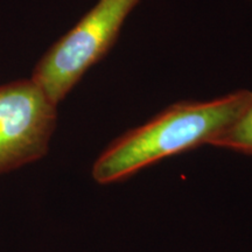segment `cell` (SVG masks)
Instances as JSON below:
<instances>
[{"instance_id":"cell-1","label":"cell","mask_w":252,"mask_h":252,"mask_svg":"<svg viewBox=\"0 0 252 252\" xmlns=\"http://www.w3.org/2000/svg\"><path fill=\"white\" fill-rule=\"evenodd\" d=\"M251 100L252 91L242 89L213 100L169 105L113 140L94 163V180L100 185L125 180L166 158L212 145L237 121Z\"/></svg>"},{"instance_id":"cell-2","label":"cell","mask_w":252,"mask_h":252,"mask_svg":"<svg viewBox=\"0 0 252 252\" xmlns=\"http://www.w3.org/2000/svg\"><path fill=\"white\" fill-rule=\"evenodd\" d=\"M141 0H98L36 63L32 80L59 105L84 74L112 48Z\"/></svg>"},{"instance_id":"cell-3","label":"cell","mask_w":252,"mask_h":252,"mask_svg":"<svg viewBox=\"0 0 252 252\" xmlns=\"http://www.w3.org/2000/svg\"><path fill=\"white\" fill-rule=\"evenodd\" d=\"M56 124L58 105L32 78L0 86V175L45 157Z\"/></svg>"},{"instance_id":"cell-4","label":"cell","mask_w":252,"mask_h":252,"mask_svg":"<svg viewBox=\"0 0 252 252\" xmlns=\"http://www.w3.org/2000/svg\"><path fill=\"white\" fill-rule=\"evenodd\" d=\"M212 146L252 156V100L237 121L213 141Z\"/></svg>"},{"instance_id":"cell-5","label":"cell","mask_w":252,"mask_h":252,"mask_svg":"<svg viewBox=\"0 0 252 252\" xmlns=\"http://www.w3.org/2000/svg\"><path fill=\"white\" fill-rule=\"evenodd\" d=\"M249 1H252V0H249Z\"/></svg>"}]
</instances>
